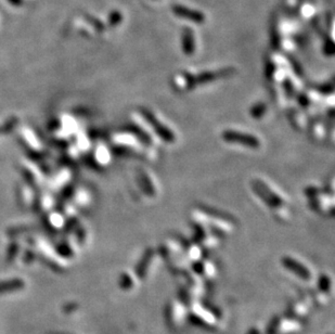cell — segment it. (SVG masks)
Masks as SVG:
<instances>
[{
    "mask_svg": "<svg viewBox=\"0 0 335 334\" xmlns=\"http://www.w3.org/2000/svg\"><path fill=\"white\" fill-rule=\"evenodd\" d=\"M222 138L225 139V141L230 143H236V145H241L249 148H258L260 142L259 139L256 138L252 134H246L238 133L234 131H227L222 134Z\"/></svg>",
    "mask_w": 335,
    "mask_h": 334,
    "instance_id": "obj_1",
    "label": "cell"
},
{
    "mask_svg": "<svg viewBox=\"0 0 335 334\" xmlns=\"http://www.w3.org/2000/svg\"><path fill=\"white\" fill-rule=\"evenodd\" d=\"M256 106H257V108H255V109L252 111V114H253V117H254L259 118L260 117H262L263 112H265V111H266V106H265L264 104L256 105Z\"/></svg>",
    "mask_w": 335,
    "mask_h": 334,
    "instance_id": "obj_2",
    "label": "cell"
}]
</instances>
